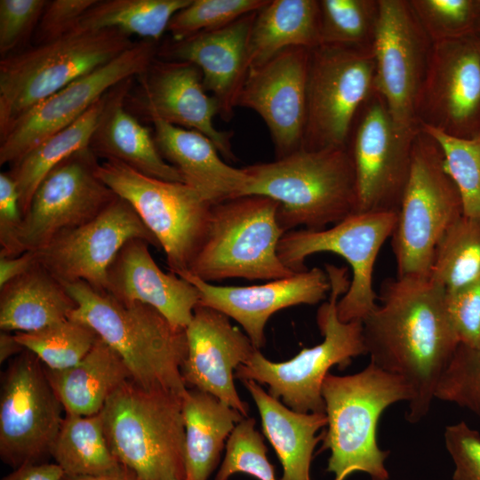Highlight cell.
<instances>
[{"label": "cell", "mask_w": 480, "mask_h": 480, "mask_svg": "<svg viewBox=\"0 0 480 480\" xmlns=\"http://www.w3.org/2000/svg\"><path fill=\"white\" fill-rule=\"evenodd\" d=\"M242 382L255 402L263 433L282 465L280 480H311L313 452L323 438V434H316L326 427L325 412H295L266 392L259 383Z\"/></svg>", "instance_id": "cell-28"}, {"label": "cell", "mask_w": 480, "mask_h": 480, "mask_svg": "<svg viewBox=\"0 0 480 480\" xmlns=\"http://www.w3.org/2000/svg\"><path fill=\"white\" fill-rule=\"evenodd\" d=\"M191 0H97L76 29H116L160 43L173 15Z\"/></svg>", "instance_id": "cell-35"}, {"label": "cell", "mask_w": 480, "mask_h": 480, "mask_svg": "<svg viewBox=\"0 0 480 480\" xmlns=\"http://www.w3.org/2000/svg\"><path fill=\"white\" fill-rule=\"evenodd\" d=\"M476 36L480 37V0H477V16L476 24Z\"/></svg>", "instance_id": "cell-53"}, {"label": "cell", "mask_w": 480, "mask_h": 480, "mask_svg": "<svg viewBox=\"0 0 480 480\" xmlns=\"http://www.w3.org/2000/svg\"><path fill=\"white\" fill-rule=\"evenodd\" d=\"M417 134L398 128L382 100L370 105L351 150L356 179V212H397Z\"/></svg>", "instance_id": "cell-21"}, {"label": "cell", "mask_w": 480, "mask_h": 480, "mask_svg": "<svg viewBox=\"0 0 480 480\" xmlns=\"http://www.w3.org/2000/svg\"><path fill=\"white\" fill-rule=\"evenodd\" d=\"M100 164L87 147L65 158L42 180L23 218L20 241L25 252L39 251L84 225L117 197L98 176Z\"/></svg>", "instance_id": "cell-15"}, {"label": "cell", "mask_w": 480, "mask_h": 480, "mask_svg": "<svg viewBox=\"0 0 480 480\" xmlns=\"http://www.w3.org/2000/svg\"><path fill=\"white\" fill-rule=\"evenodd\" d=\"M104 100L105 95L73 124L47 137L9 165L7 172L18 188L23 216L47 174L70 155L89 147Z\"/></svg>", "instance_id": "cell-33"}, {"label": "cell", "mask_w": 480, "mask_h": 480, "mask_svg": "<svg viewBox=\"0 0 480 480\" xmlns=\"http://www.w3.org/2000/svg\"><path fill=\"white\" fill-rule=\"evenodd\" d=\"M25 350L24 347L16 339L15 333L1 331L0 332V363H4L12 356H17Z\"/></svg>", "instance_id": "cell-51"}, {"label": "cell", "mask_w": 480, "mask_h": 480, "mask_svg": "<svg viewBox=\"0 0 480 480\" xmlns=\"http://www.w3.org/2000/svg\"><path fill=\"white\" fill-rule=\"evenodd\" d=\"M396 212H355L330 228L291 230L281 237L277 253L294 273L307 270L306 259L320 252L341 256L352 270L347 292L337 304L343 322H362L378 305L372 274L378 254L392 236Z\"/></svg>", "instance_id": "cell-11"}, {"label": "cell", "mask_w": 480, "mask_h": 480, "mask_svg": "<svg viewBox=\"0 0 480 480\" xmlns=\"http://www.w3.org/2000/svg\"><path fill=\"white\" fill-rule=\"evenodd\" d=\"M321 44L316 0H271L256 13L250 33L248 69L293 46L312 50Z\"/></svg>", "instance_id": "cell-32"}, {"label": "cell", "mask_w": 480, "mask_h": 480, "mask_svg": "<svg viewBox=\"0 0 480 480\" xmlns=\"http://www.w3.org/2000/svg\"><path fill=\"white\" fill-rule=\"evenodd\" d=\"M97 173L153 234L170 271H188L205 236L212 204L184 182L149 177L118 161L104 160Z\"/></svg>", "instance_id": "cell-10"}, {"label": "cell", "mask_w": 480, "mask_h": 480, "mask_svg": "<svg viewBox=\"0 0 480 480\" xmlns=\"http://www.w3.org/2000/svg\"><path fill=\"white\" fill-rule=\"evenodd\" d=\"M419 112L426 116L420 121L450 134L480 132V37L432 43Z\"/></svg>", "instance_id": "cell-20"}, {"label": "cell", "mask_w": 480, "mask_h": 480, "mask_svg": "<svg viewBox=\"0 0 480 480\" xmlns=\"http://www.w3.org/2000/svg\"><path fill=\"white\" fill-rule=\"evenodd\" d=\"M420 131L440 148L444 167L455 184L463 215L480 218V132L462 138L420 121Z\"/></svg>", "instance_id": "cell-37"}, {"label": "cell", "mask_w": 480, "mask_h": 480, "mask_svg": "<svg viewBox=\"0 0 480 480\" xmlns=\"http://www.w3.org/2000/svg\"><path fill=\"white\" fill-rule=\"evenodd\" d=\"M64 475L55 462L29 463L13 468L1 480H62Z\"/></svg>", "instance_id": "cell-49"}, {"label": "cell", "mask_w": 480, "mask_h": 480, "mask_svg": "<svg viewBox=\"0 0 480 480\" xmlns=\"http://www.w3.org/2000/svg\"><path fill=\"white\" fill-rule=\"evenodd\" d=\"M409 3L432 43L476 35L477 0H412Z\"/></svg>", "instance_id": "cell-42"}, {"label": "cell", "mask_w": 480, "mask_h": 480, "mask_svg": "<svg viewBox=\"0 0 480 480\" xmlns=\"http://www.w3.org/2000/svg\"><path fill=\"white\" fill-rule=\"evenodd\" d=\"M435 396L469 410L480 418V345L458 346L438 382Z\"/></svg>", "instance_id": "cell-43"}, {"label": "cell", "mask_w": 480, "mask_h": 480, "mask_svg": "<svg viewBox=\"0 0 480 480\" xmlns=\"http://www.w3.org/2000/svg\"><path fill=\"white\" fill-rule=\"evenodd\" d=\"M429 276L446 292L480 281V218L461 215L446 230L434 254Z\"/></svg>", "instance_id": "cell-36"}, {"label": "cell", "mask_w": 480, "mask_h": 480, "mask_svg": "<svg viewBox=\"0 0 480 480\" xmlns=\"http://www.w3.org/2000/svg\"><path fill=\"white\" fill-rule=\"evenodd\" d=\"M322 396L327 418L322 450L330 451L326 471L334 480H346L355 472L372 480H388L385 460L389 452L378 444V423L388 407L410 401L408 386L370 363L354 374L329 373Z\"/></svg>", "instance_id": "cell-4"}, {"label": "cell", "mask_w": 480, "mask_h": 480, "mask_svg": "<svg viewBox=\"0 0 480 480\" xmlns=\"http://www.w3.org/2000/svg\"><path fill=\"white\" fill-rule=\"evenodd\" d=\"M256 13L180 40L171 38L158 47V58L188 61L201 70L204 86L219 102L220 116L224 121L233 118L246 77L248 43Z\"/></svg>", "instance_id": "cell-24"}, {"label": "cell", "mask_w": 480, "mask_h": 480, "mask_svg": "<svg viewBox=\"0 0 480 480\" xmlns=\"http://www.w3.org/2000/svg\"><path fill=\"white\" fill-rule=\"evenodd\" d=\"M14 333L25 349L52 371L78 364L99 338L89 325L69 317L37 331Z\"/></svg>", "instance_id": "cell-38"}, {"label": "cell", "mask_w": 480, "mask_h": 480, "mask_svg": "<svg viewBox=\"0 0 480 480\" xmlns=\"http://www.w3.org/2000/svg\"><path fill=\"white\" fill-rule=\"evenodd\" d=\"M319 8L321 44L366 47L368 39L372 43L378 1L321 0Z\"/></svg>", "instance_id": "cell-39"}, {"label": "cell", "mask_w": 480, "mask_h": 480, "mask_svg": "<svg viewBox=\"0 0 480 480\" xmlns=\"http://www.w3.org/2000/svg\"><path fill=\"white\" fill-rule=\"evenodd\" d=\"M428 39L409 1H378L371 45L373 88L396 125L412 135L419 132L418 106L431 50Z\"/></svg>", "instance_id": "cell-14"}, {"label": "cell", "mask_w": 480, "mask_h": 480, "mask_svg": "<svg viewBox=\"0 0 480 480\" xmlns=\"http://www.w3.org/2000/svg\"><path fill=\"white\" fill-rule=\"evenodd\" d=\"M96 1H47L32 37L34 45L52 42L75 30Z\"/></svg>", "instance_id": "cell-47"}, {"label": "cell", "mask_w": 480, "mask_h": 480, "mask_svg": "<svg viewBox=\"0 0 480 480\" xmlns=\"http://www.w3.org/2000/svg\"><path fill=\"white\" fill-rule=\"evenodd\" d=\"M184 480H186V479H184Z\"/></svg>", "instance_id": "cell-54"}, {"label": "cell", "mask_w": 480, "mask_h": 480, "mask_svg": "<svg viewBox=\"0 0 480 480\" xmlns=\"http://www.w3.org/2000/svg\"><path fill=\"white\" fill-rule=\"evenodd\" d=\"M38 263L36 251H26L14 256H0V288L23 275Z\"/></svg>", "instance_id": "cell-50"}, {"label": "cell", "mask_w": 480, "mask_h": 480, "mask_svg": "<svg viewBox=\"0 0 480 480\" xmlns=\"http://www.w3.org/2000/svg\"><path fill=\"white\" fill-rule=\"evenodd\" d=\"M182 416L186 480H208L225 442L245 417L215 396L193 388L182 396Z\"/></svg>", "instance_id": "cell-31"}, {"label": "cell", "mask_w": 480, "mask_h": 480, "mask_svg": "<svg viewBox=\"0 0 480 480\" xmlns=\"http://www.w3.org/2000/svg\"><path fill=\"white\" fill-rule=\"evenodd\" d=\"M134 42L116 29H75L0 61V140L26 114L73 81L116 59Z\"/></svg>", "instance_id": "cell-7"}, {"label": "cell", "mask_w": 480, "mask_h": 480, "mask_svg": "<svg viewBox=\"0 0 480 480\" xmlns=\"http://www.w3.org/2000/svg\"><path fill=\"white\" fill-rule=\"evenodd\" d=\"M311 50L293 46L248 69L236 107L255 111L270 132L276 158L301 148Z\"/></svg>", "instance_id": "cell-19"}, {"label": "cell", "mask_w": 480, "mask_h": 480, "mask_svg": "<svg viewBox=\"0 0 480 480\" xmlns=\"http://www.w3.org/2000/svg\"><path fill=\"white\" fill-rule=\"evenodd\" d=\"M47 0L0 1V54L17 52L34 32Z\"/></svg>", "instance_id": "cell-44"}, {"label": "cell", "mask_w": 480, "mask_h": 480, "mask_svg": "<svg viewBox=\"0 0 480 480\" xmlns=\"http://www.w3.org/2000/svg\"><path fill=\"white\" fill-rule=\"evenodd\" d=\"M243 170L249 179L244 196L276 201L277 220L284 233L299 226L322 230L356 212V171L347 147L300 148Z\"/></svg>", "instance_id": "cell-3"}, {"label": "cell", "mask_w": 480, "mask_h": 480, "mask_svg": "<svg viewBox=\"0 0 480 480\" xmlns=\"http://www.w3.org/2000/svg\"><path fill=\"white\" fill-rule=\"evenodd\" d=\"M62 411L41 361L27 349L15 356L2 378V461L13 468L46 462L64 419Z\"/></svg>", "instance_id": "cell-13"}, {"label": "cell", "mask_w": 480, "mask_h": 480, "mask_svg": "<svg viewBox=\"0 0 480 480\" xmlns=\"http://www.w3.org/2000/svg\"><path fill=\"white\" fill-rule=\"evenodd\" d=\"M444 288L428 276H396L380 286V304L362 321L370 363L411 391L406 420L420 421L458 346Z\"/></svg>", "instance_id": "cell-1"}, {"label": "cell", "mask_w": 480, "mask_h": 480, "mask_svg": "<svg viewBox=\"0 0 480 480\" xmlns=\"http://www.w3.org/2000/svg\"><path fill=\"white\" fill-rule=\"evenodd\" d=\"M152 124L161 156L179 171L185 184L212 204L244 196L248 176L243 168L228 164L208 137L160 120Z\"/></svg>", "instance_id": "cell-27"}, {"label": "cell", "mask_w": 480, "mask_h": 480, "mask_svg": "<svg viewBox=\"0 0 480 480\" xmlns=\"http://www.w3.org/2000/svg\"><path fill=\"white\" fill-rule=\"evenodd\" d=\"M51 457L68 476L105 475L123 466L110 450L100 412L91 416L65 413Z\"/></svg>", "instance_id": "cell-34"}, {"label": "cell", "mask_w": 480, "mask_h": 480, "mask_svg": "<svg viewBox=\"0 0 480 480\" xmlns=\"http://www.w3.org/2000/svg\"><path fill=\"white\" fill-rule=\"evenodd\" d=\"M133 77L105 94L104 105L89 148L98 158L115 160L156 179L183 182L179 171L161 156L154 133L125 106Z\"/></svg>", "instance_id": "cell-26"}, {"label": "cell", "mask_w": 480, "mask_h": 480, "mask_svg": "<svg viewBox=\"0 0 480 480\" xmlns=\"http://www.w3.org/2000/svg\"><path fill=\"white\" fill-rule=\"evenodd\" d=\"M372 48L321 44L310 52L301 148L347 147L354 117L373 88Z\"/></svg>", "instance_id": "cell-12"}, {"label": "cell", "mask_w": 480, "mask_h": 480, "mask_svg": "<svg viewBox=\"0 0 480 480\" xmlns=\"http://www.w3.org/2000/svg\"><path fill=\"white\" fill-rule=\"evenodd\" d=\"M62 480H140L135 473L122 466L120 469L100 476H68L64 475Z\"/></svg>", "instance_id": "cell-52"}, {"label": "cell", "mask_w": 480, "mask_h": 480, "mask_svg": "<svg viewBox=\"0 0 480 480\" xmlns=\"http://www.w3.org/2000/svg\"><path fill=\"white\" fill-rule=\"evenodd\" d=\"M445 302L460 344L468 347L479 346L480 281L459 291L446 292Z\"/></svg>", "instance_id": "cell-45"}, {"label": "cell", "mask_w": 480, "mask_h": 480, "mask_svg": "<svg viewBox=\"0 0 480 480\" xmlns=\"http://www.w3.org/2000/svg\"><path fill=\"white\" fill-rule=\"evenodd\" d=\"M20 193L9 172L0 173V256L14 257L25 252L20 235L23 224Z\"/></svg>", "instance_id": "cell-48"}, {"label": "cell", "mask_w": 480, "mask_h": 480, "mask_svg": "<svg viewBox=\"0 0 480 480\" xmlns=\"http://www.w3.org/2000/svg\"><path fill=\"white\" fill-rule=\"evenodd\" d=\"M269 0H191L172 18L167 31L180 40L196 33L224 27L258 12Z\"/></svg>", "instance_id": "cell-40"}, {"label": "cell", "mask_w": 480, "mask_h": 480, "mask_svg": "<svg viewBox=\"0 0 480 480\" xmlns=\"http://www.w3.org/2000/svg\"><path fill=\"white\" fill-rule=\"evenodd\" d=\"M45 372L65 413L82 416L98 414L112 393L132 380L122 358L100 338L76 365Z\"/></svg>", "instance_id": "cell-30"}, {"label": "cell", "mask_w": 480, "mask_h": 480, "mask_svg": "<svg viewBox=\"0 0 480 480\" xmlns=\"http://www.w3.org/2000/svg\"><path fill=\"white\" fill-rule=\"evenodd\" d=\"M178 276L198 290L199 306L218 310L236 321L259 350L265 344V326L273 314L300 304L315 305L331 290L327 273L319 268L248 286L216 285L188 271Z\"/></svg>", "instance_id": "cell-23"}, {"label": "cell", "mask_w": 480, "mask_h": 480, "mask_svg": "<svg viewBox=\"0 0 480 480\" xmlns=\"http://www.w3.org/2000/svg\"><path fill=\"white\" fill-rule=\"evenodd\" d=\"M148 245L135 238L123 246L108 271L106 292L121 301L148 305L173 326L185 329L199 304V292L185 278L164 272Z\"/></svg>", "instance_id": "cell-25"}, {"label": "cell", "mask_w": 480, "mask_h": 480, "mask_svg": "<svg viewBox=\"0 0 480 480\" xmlns=\"http://www.w3.org/2000/svg\"><path fill=\"white\" fill-rule=\"evenodd\" d=\"M444 444L452 462V480H480V433L465 421L445 427Z\"/></svg>", "instance_id": "cell-46"}, {"label": "cell", "mask_w": 480, "mask_h": 480, "mask_svg": "<svg viewBox=\"0 0 480 480\" xmlns=\"http://www.w3.org/2000/svg\"><path fill=\"white\" fill-rule=\"evenodd\" d=\"M325 272L331 284L330 296L316 314L322 342L302 348L284 362L270 361L257 349L235 372V377L242 381L267 385L273 397L298 412H324L322 388L330 369L334 365L344 368L354 357L367 354L362 322H343L338 316V301L350 283L347 268L327 264Z\"/></svg>", "instance_id": "cell-6"}, {"label": "cell", "mask_w": 480, "mask_h": 480, "mask_svg": "<svg viewBox=\"0 0 480 480\" xmlns=\"http://www.w3.org/2000/svg\"><path fill=\"white\" fill-rule=\"evenodd\" d=\"M76 307L69 318L89 325L125 364L132 380L149 389L185 395L181 368L188 353L185 329L152 307L121 301L84 282L64 284Z\"/></svg>", "instance_id": "cell-2"}, {"label": "cell", "mask_w": 480, "mask_h": 480, "mask_svg": "<svg viewBox=\"0 0 480 480\" xmlns=\"http://www.w3.org/2000/svg\"><path fill=\"white\" fill-rule=\"evenodd\" d=\"M116 460L140 480H184L182 396L128 380L100 412Z\"/></svg>", "instance_id": "cell-5"}, {"label": "cell", "mask_w": 480, "mask_h": 480, "mask_svg": "<svg viewBox=\"0 0 480 480\" xmlns=\"http://www.w3.org/2000/svg\"><path fill=\"white\" fill-rule=\"evenodd\" d=\"M159 44L152 40L136 41L113 60L36 106L0 140V164L15 163L47 137L76 121L115 85L143 73L157 57Z\"/></svg>", "instance_id": "cell-16"}, {"label": "cell", "mask_w": 480, "mask_h": 480, "mask_svg": "<svg viewBox=\"0 0 480 480\" xmlns=\"http://www.w3.org/2000/svg\"><path fill=\"white\" fill-rule=\"evenodd\" d=\"M277 210L276 201L260 195L213 204L205 236L188 271L208 283L228 278L271 281L294 275L277 253L284 234Z\"/></svg>", "instance_id": "cell-8"}, {"label": "cell", "mask_w": 480, "mask_h": 480, "mask_svg": "<svg viewBox=\"0 0 480 480\" xmlns=\"http://www.w3.org/2000/svg\"><path fill=\"white\" fill-rule=\"evenodd\" d=\"M185 333L188 353L181 374L186 386L215 396L247 417L249 406L236 391L234 372L257 350L250 338L225 314L199 305Z\"/></svg>", "instance_id": "cell-22"}, {"label": "cell", "mask_w": 480, "mask_h": 480, "mask_svg": "<svg viewBox=\"0 0 480 480\" xmlns=\"http://www.w3.org/2000/svg\"><path fill=\"white\" fill-rule=\"evenodd\" d=\"M76 304L39 262L0 288V329L28 332L68 318Z\"/></svg>", "instance_id": "cell-29"}, {"label": "cell", "mask_w": 480, "mask_h": 480, "mask_svg": "<svg viewBox=\"0 0 480 480\" xmlns=\"http://www.w3.org/2000/svg\"><path fill=\"white\" fill-rule=\"evenodd\" d=\"M255 423L254 419L245 417L236 426L226 443L225 457L215 480H228L236 473H245L258 480H276Z\"/></svg>", "instance_id": "cell-41"}, {"label": "cell", "mask_w": 480, "mask_h": 480, "mask_svg": "<svg viewBox=\"0 0 480 480\" xmlns=\"http://www.w3.org/2000/svg\"><path fill=\"white\" fill-rule=\"evenodd\" d=\"M421 133L412 142L409 172L391 236L399 277L428 276L440 240L463 214L460 193L444 170L440 148Z\"/></svg>", "instance_id": "cell-9"}, {"label": "cell", "mask_w": 480, "mask_h": 480, "mask_svg": "<svg viewBox=\"0 0 480 480\" xmlns=\"http://www.w3.org/2000/svg\"><path fill=\"white\" fill-rule=\"evenodd\" d=\"M135 238L160 248L131 204L117 196L97 217L36 252L38 262L63 284L84 282L106 292L112 262Z\"/></svg>", "instance_id": "cell-18"}, {"label": "cell", "mask_w": 480, "mask_h": 480, "mask_svg": "<svg viewBox=\"0 0 480 480\" xmlns=\"http://www.w3.org/2000/svg\"><path fill=\"white\" fill-rule=\"evenodd\" d=\"M139 86L125 100L135 116L194 130L208 137L222 157L235 161L231 131H220L213 123L220 116L217 100L205 90L201 70L193 63L156 57L136 76Z\"/></svg>", "instance_id": "cell-17"}]
</instances>
